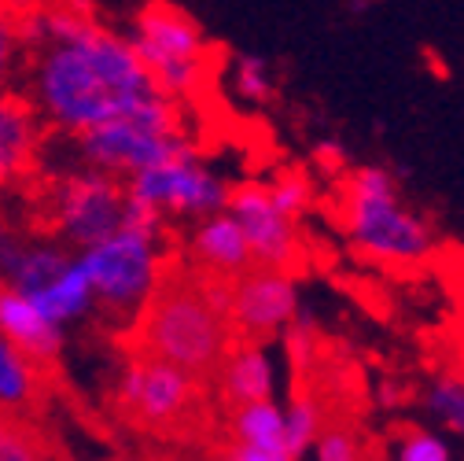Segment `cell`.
<instances>
[{
	"label": "cell",
	"mask_w": 464,
	"mask_h": 461,
	"mask_svg": "<svg viewBox=\"0 0 464 461\" xmlns=\"http://www.w3.org/2000/svg\"><path fill=\"white\" fill-rule=\"evenodd\" d=\"M30 55L26 100L60 133H85L162 96L130 37L92 23L78 5H37L19 15Z\"/></svg>",
	"instance_id": "cell-1"
},
{
	"label": "cell",
	"mask_w": 464,
	"mask_h": 461,
	"mask_svg": "<svg viewBox=\"0 0 464 461\" xmlns=\"http://www.w3.org/2000/svg\"><path fill=\"white\" fill-rule=\"evenodd\" d=\"M140 355L162 358L192 377L214 373L228 351V321L218 318L192 273H162L137 314Z\"/></svg>",
	"instance_id": "cell-2"
},
{
	"label": "cell",
	"mask_w": 464,
	"mask_h": 461,
	"mask_svg": "<svg viewBox=\"0 0 464 461\" xmlns=\"http://www.w3.org/2000/svg\"><path fill=\"white\" fill-rule=\"evenodd\" d=\"M343 225L369 259L420 262L431 251V229L401 203V189L391 170L358 166L343 189Z\"/></svg>",
	"instance_id": "cell-3"
},
{
	"label": "cell",
	"mask_w": 464,
	"mask_h": 461,
	"mask_svg": "<svg viewBox=\"0 0 464 461\" xmlns=\"http://www.w3.org/2000/svg\"><path fill=\"white\" fill-rule=\"evenodd\" d=\"M78 262L89 277L96 307L122 314V318H137L162 277L159 225L122 218V225L114 233L82 248Z\"/></svg>",
	"instance_id": "cell-4"
},
{
	"label": "cell",
	"mask_w": 464,
	"mask_h": 461,
	"mask_svg": "<svg viewBox=\"0 0 464 461\" xmlns=\"http://www.w3.org/2000/svg\"><path fill=\"white\" fill-rule=\"evenodd\" d=\"M74 141L85 166L103 170V174H114V178H133L137 170L188 148V141L181 137L178 100L169 96H155L148 107L133 114L74 133Z\"/></svg>",
	"instance_id": "cell-5"
},
{
	"label": "cell",
	"mask_w": 464,
	"mask_h": 461,
	"mask_svg": "<svg viewBox=\"0 0 464 461\" xmlns=\"http://www.w3.org/2000/svg\"><path fill=\"white\" fill-rule=\"evenodd\" d=\"M130 41H133L140 64L148 67V74L162 96L185 100L203 85L207 37H203L199 23L188 12H181L178 5H166V0L144 5L137 23H133Z\"/></svg>",
	"instance_id": "cell-6"
},
{
	"label": "cell",
	"mask_w": 464,
	"mask_h": 461,
	"mask_svg": "<svg viewBox=\"0 0 464 461\" xmlns=\"http://www.w3.org/2000/svg\"><path fill=\"white\" fill-rule=\"evenodd\" d=\"M225 192L228 185L196 159L192 144L126 178V196L159 218H207L225 207Z\"/></svg>",
	"instance_id": "cell-7"
},
{
	"label": "cell",
	"mask_w": 464,
	"mask_h": 461,
	"mask_svg": "<svg viewBox=\"0 0 464 461\" xmlns=\"http://www.w3.org/2000/svg\"><path fill=\"white\" fill-rule=\"evenodd\" d=\"M48 218L55 237L63 244H74L78 251L103 240L107 233L122 225L126 218V185L103 174V170L82 166L74 174L60 178L48 196Z\"/></svg>",
	"instance_id": "cell-8"
},
{
	"label": "cell",
	"mask_w": 464,
	"mask_h": 461,
	"mask_svg": "<svg viewBox=\"0 0 464 461\" xmlns=\"http://www.w3.org/2000/svg\"><path fill=\"white\" fill-rule=\"evenodd\" d=\"M114 398H119V407L137 425L162 428V425H173L188 414L192 398H196V377L162 362V358L133 355L119 373Z\"/></svg>",
	"instance_id": "cell-9"
},
{
	"label": "cell",
	"mask_w": 464,
	"mask_h": 461,
	"mask_svg": "<svg viewBox=\"0 0 464 461\" xmlns=\"http://www.w3.org/2000/svg\"><path fill=\"white\" fill-rule=\"evenodd\" d=\"M221 211H228L240 221L255 266L287 270L299 259V229L292 218L276 211V203L269 200V189L262 181L228 185Z\"/></svg>",
	"instance_id": "cell-10"
},
{
	"label": "cell",
	"mask_w": 464,
	"mask_h": 461,
	"mask_svg": "<svg viewBox=\"0 0 464 461\" xmlns=\"http://www.w3.org/2000/svg\"><path fill=\"white\" fill-rule=\"evenodd\" d=\"M303 310L299 284L287 277V270H244L232 280V310L228 321L244 329L247 336H276L292 325Z\"/></svg>",
	"instance_id": "cell-11"
},
{
	"label": "cell",
	"mask_w": 464,
	"mask_h": 461,
	"mask_svg": "<svg viewBox=\"0 0 464 461\" xmlns=\"http://www.w3.org/2000/svg\"><path fill=\"white\" fill-rule=\"evenodd\" d=\"M0 339L34 366H48L63 351V329L12 284H0Z\"/></svg>",
	"instance_id": "cell-12"
},
{
	"label": "cell",
	"mask_w": 464,
	"mask_h": 461,
	"mask_svg": "<svg viewBox=\"0 0 464 461\" xmlns=\"http://www.w3.org/2000/svg\"><path fill=\"white\" fill-rule=\"evenodd\" d=\"M41 144V119L15 89H0V189L19 181Z\"/></svg>",
	"instance_id": "cell-13"
},
{
	"label": "cell",
	"mask_w": 464,
	"mask_h": 461,
	"mask_svg": "<svg viewBox=\"0 0 464 461\" xmlns=\"http://www.w3.org/2000/svg\"><path fill=\"white\" fill-rule=\"evenodd\" d=\"M188 251L203 270H210L218 277H240L244 270L255 266L244 229L228 211H214V214L199 218V225L192 229Z\"/></svg>",
	"instance_id": "cell-14"
},
{
	"label": "cell",
	"mask_w": 464,
	"mask_h": 461,
	"mask_svg": "<svg viewBox=\"0 0 464 461\" xmlns=\"http://www.w3.org/2000/svg\"><path fill=\"white\" fill-rule=\"evenodd\" d=\"M23 296H30L55 325L60 329H67V325H74V321H82L85 314H92V288H89V277H85V270H82V262H78V255H71L60 270H55L41 288H34V292H23Z\"/></svg>",
	"instance_id": "cell-15"
},
{
	"label": "cell",
	"mask_w": 464,
	"mask_h": 461,
	"mask_svg": "<svg viewBox=\"0 0 464 461\" xmlns=\"http://www.w3.org/2000/svg\"><path fill=\"white\" fill-rule=\"evenodd\" d=\"M221 387L232 407H244V402H258V398H273L276 387V373H273V358L262 348H240V351H225L221 358Z\"/></svg>",
	"instance_id": "cell-16"
},
{
	"label": "cell",
	"mask_w": 464,
	"mask_h": 461,
	"mask_svg": "<svg viewBox=\"0 0 464 461\" xmlns=\"http://www.w3.org/2000/svg\"><path fill=\"white\" fill-rule=\"evenodd\" d=\"M232 432H237V443H247V446L287 450V443H284V410L273 398L244 402V407L232 410Z\"/></svg>",
	"instance_id": "cell-17"
},
{
	"label": "cell",
	"mask_w": 464,
	"mask_h": 461,
	"mask_svg": "<svg viewBox=\"0 0 464 461\" xmlns=\"http://www.w3.org/2000/svg\"><path fill=\"white\" fill-rule=\"evenodd\" d=\"M37 395V366L0 339V410L19 414Z\"/></svg>",
	"instance_id": "cell-18"
},
{
	"label": "cell",
	"mask_w": 464,
	"mask_h": 461,
	"mask_svg": "<svg viewBox=\"0 0 464 461\" xmlns=\"http://www.w3.org/2000/svg\"><path fill=\"white\" fill-rule=\"evenodd\" d=\"M321 436V410L310 395H299L292 398V407L284 410V443H287V454L292 457H303L306 450H314Z\"/></svg>",
	"instance_id": "cell-19"
},
{
	"label": "cell",
	"mask_w": 464,
	"mask_h": 461,
	"mask_svg": "<svg viewBox=\"0 0 464 461\" xmlns=\"http://www.w3.org/2000/svg\"><path fill=\"white\" fill-rule=\"evenodd\" d=\"M424 407H428V414H431L442 428L464 436V380H457V377H439V380L428 387V395H424Z\"/></svg>",
	"instance_id": "cell-20"
},
{
	"label": "cell",
	"mask_w": 464,
	"mask_h": 461,
	"mask_svg": "<svg viewBox=\"0 0 464 461\" xmlns=\"http://www.w3.org/2000/svg\"><path fill=\"white\" fill-rule=\"evenodd\" d=\"M232 89L247 103H269L273 100V71L262 55H237L232 60Z\"/></svg>",
	"instance_id": "cell-21"
},
{
	"label": "cell",
	"mask_w": 464,
	"mask_h": 461,
	"mask_svg": "<svg viewBox=\"0 0 464 461\" xmlns=\"http://www.w3.org/2000/svg\"><path fill=\"white\" fill-rule=\"evenodd\" d=\"M266 189H269V200L276 203V211L287 214L292 221H299V218L310 211V203H314V185H310L303 174H295V170H287V174H276Z\"/></svg>",
	"instance_id": "cell-22"
},
{
	"label": "cell",
	"mask_w": 464,
	"mask_h": 461,
	"mask_svg": "<svg viewBox=\"0 0 464 461\" xmlns=\"http://www.w3.org/2000/svg\"><path fill=\"white\" fill-rule=\"evenodd\" d=\"M23 60H26V48L19 37V19L0 5V89H12L15 74L23 71Z\"/></svg>",
	"instance_id": "cell-23"
},
{
	"label": "cell",
	"mask_w": 464,
	"mask_h": 461,
	"mask_svg": "<svg viewBox=\"0 0 464 461\" xmlns=\"http://www.w3.org/2000/svg\"><path fill=\"white\" fill-rule=\"evenodd\" d=\"M0 461H44L37 439L5 410H0Z\"/></svg>",
	"instance_id": "cell-24"
},
{
	"label": "cell",
	"mask_w": 464,
	"mask_h": 461,
	"mask_svg": "<svg viewBox=\"0 0 464 461\" xmlns=\"http://www.w3.org/2000/svg\"><path fill=\"white\" fill-rule=\"evenodd\" d=\"M398 461H450V443L439 432L413 428L398 443Z\"/></svg>",
	"instance_id": "cell-25"
},
{
	"label": "cell",
	"mask_w": 464,
	"mask_h": 461,
	"mask_svg": "<svg viewBox=\"0 0 464 461\" xmlns=\"http://www.w3.org/2000/svg\"><path fill=\"white\" fill-rule=\"evenodd\" d=\"M314 450H317V461H362L354 436H351V432H343V428H328V432H321L317 443H314Z\"/></svg>",
	"instance_id": "cell-26"
},
{
	"label": "cell",
	"mask_w": 464,
	"mask_h": 461,
	"mask_svg": "<svg viewBox=\"0 0 464 461\" xmlns=\"http://www.w3.org/2000/svg\"><path fill=\"white\" fill-rule=\"evenodd\" d=\"M23 248H26L23 233H19L15 225H8L5 218H0V280L12 273V266H15V259H19Z\"/></svg>",
	"instance_id": "cell-27"
},
{
	"label": "cell",
	"mask_w": 464,
	"mask_h": 461,
	"mask_svg": "<svg viewBox=\"0 0 464 461\" xmlns=\"http://www.w3.org/2000/svg\"><path fill=\"white\" fill-rule=\"evenodd\" d=\"M225 461H295L287 450H262V446H247V443H237L228 454H225Z\"/></svg>",
	"instance_id": "cell-28"
},
{
	"label": "cell",
	"mask_w": 464,
	"mask_h": 461,
	"mask_svg": "<svg viewBox=\"0 0 464 461\" xmlns=\"http://www.w3.org/2000/svg\"><path fill=\"white\" fill-rule=\"evenodd\" d=\"M314 159H317V166H324V170H332V174H335V170L343 166V148L335 141H324V144L314 148Z\"/></svg>",
	"instance_id": "cell-29"
},
{
	"label": "cell",
	"mask_w": 464,
	"mask_h": 461,
	"mask_svg": "<svg viewBox=\"0 0 464 461\" xmlns=\"http://www.w3.org/2000/svg\"><path fill=\"white\" fill-rule=\"evenodd\" d=\"M103 461H126V457H103Z\"/></svg>",
	"instance_id": "cell-30"
}]
</instances>
